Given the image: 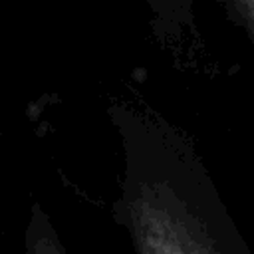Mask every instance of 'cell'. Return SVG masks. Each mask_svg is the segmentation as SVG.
<instances>
[{"label": "cell", "mask_w": 254, "mask_h": 254, "mask_svg": "<svg viewBox=\"0 0 254 254\" xmlns=\"http://www.w3.org/2000/svg\"><path fill=\"white\" fill-rule=\"evenodd\" d=\"M24 254H67L50 214L40 202L30 208V218L24 232Z\"/></svg>", "instance_id": "2"}, {"label": "cell", "mask_w": 254, "mask_h": 254, "mask_svg": "<svg viewBox=\"0 0 254 254\" xmlns=\"http://www.w3.org/2000/svg\"><path fill=\"white\" fill-rule=\"evenodd\" d=\"M107 113L123 157L113 214L135 254H250L185 131L139 99Z\"/></svg>", "instance_id": "1"}]
</instances>
